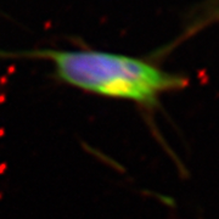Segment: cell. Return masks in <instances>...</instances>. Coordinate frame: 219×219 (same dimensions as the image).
Instances as JSON below:
<instances>
[{"label":"cell","instance_id":"1","mask_svg":"<svg viewBox=\"0 0 219 219\" xmlns=\"http://www.w3.org/2000/svg\"><path fill=\"white\" fill-rule=\"evenodd\" d=\"M0 59L49 61L60 82L89 94L135 102L146 108L157 105L168 91L180 90L188 79L167 72L140 57L93 49L0 50Z\"/></svg>","mask_w":219,"mask_h":219},{"label":"cell","instance_id":"2","mask_svg":"<svg viewBox=\"0 0 219 219\" xmlns=\"http://www.w3.org/2000/svg\"><path fill=\"white\" fill-rule=\"evenodd\" d=\"M215 23V22H219V0L215 3V4H212L208 6V10L204 11V12L197 18L189 26V28L185 31V33L183 34V39L186 38L191 34H194L195 32H197L199 29L203 28L204 26L207 25H211V23Z\"/></svg>","mask_w":219,"mask_h":219}]
</instances>
